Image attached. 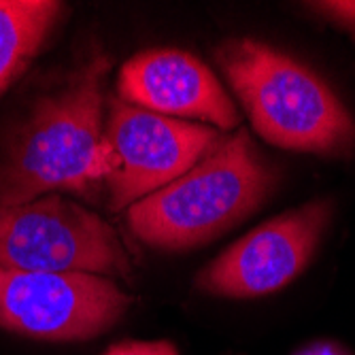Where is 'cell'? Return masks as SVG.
<instances>
[{
	"label": "cell",
	"instance_id": "obj_1",
	"mask_svg": "<svg viewBox=\"0 0 355 355\" xmlns=\"http://www.w3.org/2000/svg\"><path fill=\"white\" fill-rule=\"evenodd\" d=\"M109 60L96 55L58 94L43 98L0 164V209L43 193L92 198L103 183V89Z\"/></svg>",
	"mask_w": 355,
	"mask_h": 355
},
{
	"label": "cell",
	"instance_id": "obj_2",
	"mask_svg": "<svg viewBox=\"0 0 355 355\" xmlns=\"http://www.w3.org/2000/svg\"><path fill=\"white\" fill-rule=\"evenodd\" d=\"M277 171L245 130L221 139L202 159L128 211V225L151 247L181 251L230 230L260 207Z\"/></svg>",
	"mask_w": 355,
	"mask_h": 355
},
{
	"label": "cell",
	"instance_id": "obj_3",
	"mask_svg": "<svg viewBox=\"0 0 355 355\" xmlns=\"http://www.w3.org/2000/svg\"><path fill=\"white\" fill-rule=\"evenodd\" d=\"M217 62L268 143L309 153L353 155L355 121L328 83L298 60L260 41H228Z\"/></svg>",
	"mask_w": 355,
	"mask_h": 355
},
{
	"label": "cell",
	"instance_id": "obj_4",
	"mask_svg": "<svg viewBox=\"0 0 355 355\" xmlns=\"http://www.w3.org/2000/svg\"><path fill=\"white\" fill-rule=\"evenodd\" d=\"M0 264L32 272H130L117 232L60 193L0 209Z\"/></svg>",
	"mask_w": 355,
	"mask_h": 355
},
{
	"label": "cell",
	"instance_id": "obj_5",
	"mask_svg": "<svg viewBox=\"0 0 355 355\" xmlns=\"http://www.w3.org/2000/svg\"><path fill=\"white\" fill-rule=\"evenodd\" d=\"M209 125L157 115L123 101L111 103L101 164L111 209L123 211L166 187L219 143Z\"/></svg>",
	"mask_w": 355,
	"mask_h": 355
},
{
	"label": "cell",
	"instance_id": "obj_6",
	"mask_svg": "<svg viewBox=\"0 0 355 355\" xmlns=\"http://www.w3.org/2000/svg\"><path fill=\"white\" fill-rule=\"evenodd\" d=\"M132 298L98 275L32 272L0 264V328L45 340H87L121 319Z\"/></svg>",
	"mask_w": 355,
	"mask_h": 355
},
{
	"label": "cell",
	"instance_id": "obj_7",
	"mask_svg": "<svg viewBox=\"0 0 355 355\" xmlns=\"http://www.w3.org/2000/svg\"><path fill=\"white\" fill-rule=\"evenodd\" d=\"M330 217L332 205L315 200L262 223L200 270L196 285L223 298L279 292L311 264Z\"/></svg>",
	"mask_w": 355,
	"mask_h": 355
},
{
	"label": "cell",
	"instance_id": "obj_8",
	"mask_svg": "<svg viewBox=\"0 0 355 355\" xmlns=\"http://www.w3.org/2000/svg\"><path fill=\"white\" fill-rule=\"evenodd\" d=\"M117 92L123 103L157 115L196 117L221 130L241 123L213 71L185 51L151 49L135 55L121 67Z\"/></svg>",
	"mask_w": 355,
	"mask_h": 355
},
{
	"label": "cell",
	"instance_id": "obj_9",
	"mask_svg": "<svg viewBox=\"0 0 355 355\" xmlns=\"http://www.w3.org/2000/svg\"><path fill=\"white\" fill-rule=\"evenodd\" d=\"M60 13L49 0H0V92L39 53Z\"/></svg>",
	"mask_w": 355,
	"mask_h": 355
},
{
	"label": "cell",
	"instance_id": "obj_10",
	"mask_svg": "<svg viewBox=\"0 0 355 355\" xmlns=\"http://www.w3.org/2000/svg\"><path fill=\"white\" fill-rule=\"evenodd\" d=\"M105 355H179L173 343L157 340V343H137L128 340L113 345Z\"/></svg>",
	"mask_w": 355,
	"mask_h": 355
},
{
	"label": "cell",
	"instance_id": "obj_11",
	"mask_svg": "<svg viewBox=\"0 0 355 355\" xmlns=\"http://www.w3.org/2000/svg\"><path fill=\"white\" fill-rule=\"evenodd\" d=\"M317 7L328 13L334 21L355 30V3H321Z\"/></svg>",
	"mask_w": 355,
	"mask_h": 355
},
{
	"label": "cell",
	"instance_id": "obj_12",
	"mask_svg": "<svg viewBox=\"0 0 355 355\" xmlns=\"http://www.w3.org/2000/svg\"><path fill=\"white\" fill-rule=\"evenodd\" d=\"M296 355H349V353L334 343H313V345L300 349Z\"/></svg>",
	"mask_w": 355,
	"mask_h": 355
}]
</instances>
